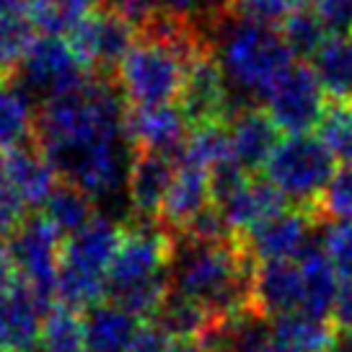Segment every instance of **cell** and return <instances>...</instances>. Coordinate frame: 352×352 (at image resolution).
<instances>
[{"label":"cell","instance_id":"d6986e66","mask_svg":"<svg viewBox=\"0 0 352 352\" xmlns=\"http://www.w3.org/2000/svg\"><path fill=\"white\" fill-rule=\"evenodd\" d=\"M215 208H218L220 218L226 220L233 239H239L267 215L287 208V199L267 179L246 176L226 195L215 197Z\"/></svg>","mask_w":352,"mask_h":352},{"label":"cell","instance_id":"83f0119b","mask_svg":"<svg viewBox=\"0 0 352 352\" xmlns=\"http://www.w3.org/2000/svg\"><path fill=\"white\" fill-rule=\"evenodd\" d=\"M36 42L29 13H0V78H11Z\"/></svg>","mask_w":352,"mask_h":352},{"label":"cell","instance_id":"277c9868","mask_svg":"<svg viewBox=\"0 0 352 352\" xmlns=\"http://www.w3.org/2000/svg\"><path fill=\"white\" fill-rule=\"evenodd\" d=\"M124 226L111 215H94L86 228L73 233L63 243V262L57 275L55 303L88 311L107 298V280L114 256L120 252Z\"/></svg>","mask_w":352,"mask_h":352},{"label":"cell","instance_id":"ffe728a7","mask_svg":"<svg viewBox=\"0 0 352 352\" xmlns=\"http://www.w3.org/2000/svg\"><path fill=\"white\" fill-rule=\"evenodd\" d=\"M6 176L11 182L13 192L19 195L26 208H42L47 197L63 182L52 161L47 158L39 143H29L3 155Z\"/></svg>","mask_w":352,"mask_h":352},{"label":"cell","instance_id":"d6a6232c","mask_svg":"<svg viewBox=\"0 0 352 352\" xmlns=\"http://www.w3.org/2000/svg\"><path fill=\"white\" fill-rule=\"evenodd\" d=\"M314 212H316L319 223L352 218V166H342L334 171L331 182L321 192Z\"/></svg>","mask_w":352,"mask_h":352},{"label":"cell","instance_id":"ac0fdd59","mask_svg":"<svg viewBox=\"0 0 352 352\" xmlns=\"http://www.w3.org/2000/svg\"><path fill=\"white\" fill-rule=\"evenodd\" d=\"M50 308L23 283L0 293V350L26 352L42 340V324Z\"/></svg>","mask_w":352,"mask_h":352},{"label":"cell","instance_id":"f1b7e54d","mask_svg":"<svg viewBox=\"0 0 352 352\" xmlns=\"http://www.w3.org/2000/svg\"><path fill=\"white\" fill-rule=\"evenodd\" d=\"M39 344L44 352H86L83 350V314L55 303L47 311Z\"/></svg>","mask_w":352,"mask_h":352},{"label":"cell","instance_id":"484cf974","mask_svg":"<svg viewBox=\"0 0 352 352\" xmlns=\"http://www.w3.org/2000/svg\"><path fill=\"white\" fill-rule=\"evenodd\" d=\"M99 0H32L29 19L42 36H70L91 13Z\"/></svg>","mask_w":352,"mask_h":352},{"label":"cell","instance_id":"603a6c76","mask_svg":"<svg viewBox=\"0 0 352 352\" xmlns=\"http://www.w3.org/2000/svg\"><path fill=\"white\" fill-rule=\"evenodd\" d=\"M39 104L13 78H0V153L36 143Z\"/></svg>","mask_w":352,"mask_h":352},{"label":"cell","instance_id":"ba28073f","mask_svg":"<svg viewBox=\"0 0 352 352\" xmlns=\"http://www.w3.org/2000/svg\"><path fill=\"white\" fill-rule=\"evenodd\" d=\"M88 78L91 73L65 36H36L29 55L23 57L19 70L13 73V80L36 104L76 91Z\"/></svg>","mask_w":352,"mask_h":352},{"label":"cell","instance_id":"8992f818","mask_svg":"<svg viewBox=\"0 0 352 352\" xmlns=\"http://www.w3.org/2000/svg\"><path fill=\"white\" fill-rule=\"evenodd\" d=\"M337 171V158L319 135H287L264 166V179L287 199V205L314 210Z\"/></svg>","mask_w":352,"mask_h":352},{"label":"cell","instance_id":"6da1fadb","mask_svg":"<svg viewBox=\"0 0 352 352\" xmlns=\"http://www.w3.org/2000/svg\"><path fill=\"white\" fill-rule=\"evenodd\" d=\"M252 275L254 262L236 239L195 241L174 236L171 293L199 303L212 319L252 308Z\"/></svg>","mask_w":352,"mask_h":352},{"label":"cell","instance_id":"e0dca14e","mask_svg":"<svg viewBox=\"0 0 352 352\" xmlns=\"http://www.w3.org/2000/svg\"><path fill=\"white\" fill-rule=\"evenodd\" d=\"M212 205H215V199H212L210 171L197 164H192V161L179 158L176 176L174 182H171L168 195H166L164 210H161V218L158 220L176 236V233L184 231L192 220H197Z\"/></svg>","mask_w":352,"mask_h":352},{"label":"cell","instance_id":"e575fe53","mask_svg":"<svg viewBox=\"0 0 352 352\" xmlns=\"http://www.w3.org/2000/svg\"><path fill=\"white\" fill-rule=\"evenodd\" d=\"M148 3L158 13L197 23L208 34H210V26L215 23V19L228 8V0H148Z\"/></svg>","mask_w":352,"mask_h":352},{"label":"cell","instance_id":"3957f363","mask_svg":"<svg viewBox=\"0 0 352 352\" xmlns=\"http://www.w3.org/2000/svg\"><path fill=\"white\" fill-rule=\"evenodd\" d=\"M174 233L161 220H135L124 226L120 252L107 280V300L151 321L171 293Z\"/></svg>","mask_w":352,"mask_h":352},{"label":"cell","instance_id":"d4e9b609","mask_svg":"<svg viewBox=\"0 0 352 352\" xmlns=\"http://www.w3.org/2000/svg\"><path fill=\"white\" fill-rule=\"evenodd\" d=\"M42 215L63 239H70L73 233L86 228L94 220L96 210H94V199L83 189H78L70 182H60L42 205Z\"/></svg>","mask_w":352,"mask_h":352},{"label":"cell","instance_id":"7bdbcfd3","mask_svg":"<svg viewBox=\"0 0 352 352\" xmlns=\"http://www.w3.org/2000/svg\"><path fill=\"white\" fill-rule=\"evenodd\" d=\"M32 0H0V13H26Z\"/></svg>","mask_w":352,"mask_h":352},{"label":"cell","instance_id":"44dd1931","mask_svg":"<svg viewBox=\"0 0 352 352\" xmlns=\"http://www.w3.org/2000/svg\"><path fill=\"white\" fill-rule=\"evenodd\" d=\"M140 319L130 311L101 300L83 311V350L86 352H130L140 331Z\"/></svg>","mask_w":352,"mask_h":352},{"label":"cell","instance_id":"cb8c5ba5","mask_svg":"<svg viewBox=\"0 0 352 352\" xmlns=\"http://www.w3.org/2000/svg\"><path fill=\"white\" fill-rule=\"evenodd\" d=\"M329 104H352V34L329 36L308 60Z\"/></svg>","mask_w":352,"mask_h":352},{"label":"cell","instance_id":"7402d4cb","mask_svg":"<svg viewBox=\"0 0 352 352\" xmlns=\"http://www.w3.org/2000/svg\"><path fill=\"white\" fill-rule=\"evenodd\" d=\"M298 264H300V275H303V306H300V314L329 321L342 290L340 272L334 270V264L327 256L321 241L311 243L306 252L298 256Z\"/></svg>","mask_w":352,"mask_h":352},{"label":"cell","instance_id":"836d02e7","mask_svg":"<svg viewBox=\"0 0 352 352\" xmlns=\"http://www.w3.org/2000/svg\"><path fill=\"white\" fill-rule=\"evenodd\" d=\"M228 6L241 19L280 29L298 8L308 6V0H228Z\"/></svg>","mask_w":352,"mask_h":352},{"label":"cell","instance_id":"8d00e7d4","mask_svg":"<svg viewBox=\"0 0 352 352\" xmlns=\"http://www.w3.org/2000/svg\"><path fill=\"white\" fill-rule=\"evenodd\" d=\"M26 218V205L13 192L11 182L6 176V166L0 158V239H8Z\"/></svg>","mask_w":352,"mask_h":352},{"label":"cell","instance_id":"4fadbf2b","mask_svg":"<svg viewBox=\"0 0 352 352\" xmlns=\"http://www.w3.org/2000/svg\"><path fill=\"white\" fill-rule=\"evenodd\" d=\"M189 122L179 104L166 107H132L124 120V138L132 153L151 151V153L182 155L189 138Z\"/></svg>","mask_w":352,"mask_h":352},{"label":"cell","instance_id":"30bf717a","mask_svg":"<svg viewBox=\"0 0 352 352\" xmlns=\"http://www.w3.org/2000/svg\"><path fill=\"white\" fill-rule=\"evenodd\" d=\"M316 223H319V218L314 210L287 205V208L259 220L236 241L241 243V249L249 254V259L254 264L298 259L311 243L316 241L314 239Z\"/></svg>","mask_w":352,"mask_h":352},{"label":"cell","instance_id":"9a60e30c","mask_svg":"<svg viewBox=\"0 0 352 352\" xmlns=\"http://www.w3.org/2000/svg\"><path fill=\"white\" fill-rule=\"evenodd\" d=\"M228 130V143L236 166L246 176H256L264 171L267 161L272 158L277 143H280V130L267 114L264 107L249 104L233 111V117L226 124Z\"/></svg>","mask_w":352,"mask_h":352},{"label":"cell","instance_id":"2e32d148","mask_svg":"<svg viewBox=\"0 0 352 352\" xmlns=\"http://www.w3.org/2000/svg\"><path fill=\"white\" fill-rule=\"evenodd\" d=\"M303 306V275L298 259L254 264L252 308L264 319L298 314Z\"/></svg>","mask_w":352,"mask_h":352},{"label":"cell","instance_id":"f546056e","mask_svg":"<svg viewBox=\"0 0 352 352\" xmlns=\"http://www.w3.org/2000/svg\"><path fill=\"white\" fill-rule=\"evenodd\" d=\"M331 329L334 327H329V321L314 319V316L300 314V311L272 319V340L296 344V347H303L308 352L324 350L331 337Z\"/></svg>","mask_w":352,"mask_h":352},{"label":"cell","instance_id":"52a82bcc","mask_svg":"<svg viewBox=\"0 0 352 352\" xmlns=\"http://www.w3.org/2000/svg\"><path fill=\"white\" fill-rule=\"evenodd\" d=\"M63 243H65V239L47 223L42 212L26 215L21 226L8 236V246H11L13 262H16L21 283L47 308L55 306Z\"/></svg>","mask_w":352,"mask_h":352},{"label":"cell","instance_id":"7dc6e473","mask_svg":"<svg viewBox=\"0 0 352 352\" xmlns=\"http://www.w3.org/2000/svg\"><path fill=\"white\" fill-rule=\"evenodd\" d=\"M0 352H3V350H0Z\"/></svg>","mask_w":352,"mask_h":352},{"label":"cell","instance_id":"ee69618b","mask_svg":"<svg viewBox=\"0 0 352 352\" xmlns=\"http://www.w3.org/2000/svg\"><path fill=\"white\" fill-rule=\"evenodd\" d=\"M171 352H208V350L199 344V340H174Z\"/></svg>","mask_w":352,"mask_h":352},{"label":"cell","instance_id":"1f68e13d","mask_svg":"<svg viewBox=\"0 0 352 352\" xmlns=\"http://www.w3.org/2000/svg\"><path fill=\"white\" fill-rule=\"evenodd\" d=\"M316 132L342 166H352V104H329Z\"/></svg>","mask_w":352,"mask_h":352},{"label":"cell","instance_id":"bcb514c9","mask_svg":"<svg viewBox=\"0 0 352 352\" xmlns=\"http://www.w3.org/2000/svg\"><path fill=\"white\" fill-rule=\"evenodd\" d=\"M267 347V344H264ZM264 347H226V350H220V352H262Z\"/></svg>","mask_w":352,"mask_h":352},{"label":"cell","instance_id":"8fae6325","mask_svg":"<svg viewBox=\"0 0 352 352\" xmlns=\"http://www.w3.org/2000/svg\"><path fill=\"white\" fill-rule=\"evenodd\" d=\"M138 36V29L127 19H122L120 13H114L111 8H96L67 36V42L91 76L114 78Z\"/></svg>","mask_w":352,"mask_h":352},{"label":"cell","instance_id":"d590c367","mask_svg":"<svg viewBox=\"0 0 352 352\" xmlns=\"http://www.w3.org/2000/svg\"><path fill=\"white\" fill-rule=\"evenodd\" d=\"M321 246L344 283L352 280V218L331 220L321 231Z\"/></svg>","mask_w":352,"mask_h":352},{"label":"cell","instance_id":"4dcf8cb0","mask_svg":"<svg viewBox=\"0 0 352 352\" xmlns=\"http://www.w3.org/2000/svg\"><path fill=\"white\" fill-rule=\"evenodd\" d=\"M280 32L285 36V42H287V47H290L293 57H296V60H303V63H308V60L321 50V44L329 39L327 29L321 26L319 16L314 13V8H308V6L298 8V11L280 26Z\"/></svg>","mask_w":352,"mask_h":352},{"label":"cell","instance_id":"4316f807","mask_svg":"<svg viewBox=\"0 0 352 352\" xmlns=\"http://www.w3.org/2000/svg\"><path fill=\"white\" fill-rule=\"evenodd\" d=\"M151 321L155 327H161L171 340H199L210 327L212 316L195 300L179 293H168L164 306L158 308V314Z\"/></svg>","mask_w":352,"mask_h":352},{"label":"cell","instance_id":"f35d334b","mask_svg":"<svg viewBox=\"0 0 352 352\" xmlns=\"http://www.w3.org/2000/svg\"><path fill=\"white\" fill-rule=\"evenodd\" d=\"M171 344H174V340L161 327H155L153 321H148L140 327L130 352H171Z\"/></svg>","mask_w":352,"mask_h":352},{"label":"cell","instance_id":"f6af8a7d","mask_svg":"<svg viewBox=\"0 0 352 352\" xmlns=\"http://www.w3.org/2000/svg\"><path fill=\"white\" fill-rule=\"evenodd\" d=\"M262 352H308V350L296 347V344H287V342L272 340V337H270V342H267V347H264Z\"/></svg>","mask_w":352,"mask_h":352},{"label":"cell","instance_id":"60d3db41","mask_svg":"<svg viewBox=\"0 0 352 352\" xmlns=\"http://www.w3.org/2000/svg\"><path fill=\"white\" fill-rule=\"evenodd\" d=\"M334 327H344L352 329V280L350 283H342L340 298H337V306H334Z\"/></svg>","mask_w":352,"mask_h":352},{"label":"cell","instance_id":"7a4b0ae2","mask_svg":"<svg viewBox=\"0 0 352 352\" xmlns=\"http://www.w3.org/2000/svg\"><path fill=\"white\" fill-rule=\"evenodd\" d=\"M210 52L241 107L267 99L280 76L298 63L280 29L241 19L231 6L210 26Z\"/></svg>","mask_w":352,"mask_h":352},{"label":"cell","instance_id":"5bb4252c","mask_svg":"<svg viewBox=\"0 0 352 352\" xmlns=\"http://www.w3.org/2000/svg\"><path fill=\"white\" fill-rule=\"evenodd\" d=\"M179 158L166 153H151L140 151L132 153L130 171H127V205L135 220H158L164 210L166 195L171 189V182L176 176Z\"/></svg>","mask_w":352,"mask_h":352},{"label":"cell","instance_id":"9c48e42d","mask_svg":"<svg viewBox=\"0 0 352 352\" xmlns=\"http://www.w3.org/2000/svg\"><path fill=\"white\" fill-rule=\"evenodd\" d=\"M262 104L280 132L308 135L319 130L327 111V94L308 63H293L270 88Z\"/></svg>","mask_w":352,"mask_h":352},{"label":"cell","instance_id":"5b68a950","mask_svg":"<svg viewBox=\"0 0 352 352\" xmlns=\"http://www.w3.org/2000/svg\"><path fill=\"white\" fill-rule=\"evenodd\" d=\"M192 60L195 57L176 44L155 36H138L135 47L117 67L114 83L130 107L176 104Z\"/></svg>","mask_w":352,"mask_h":352},{"label":"cell","instance_id":"ab89813d","mask_svg":"<svg viewBox=\"0 0 352 352\" xmlns=\"http://www.w3.org/2000/svg\"><path fill=\"white\" fill-rule=\"evenodd\" d=\"M16 283H21V277H19V270H16V262H13L11 246L0 239V293L13 287Z\"/></svg>","mask_w":352,"mask_h":352},{"label":"cell","instance_id":"b9f144b4","mask_svg":"<svg viewBox=\"0 0 352 352\" xmlns=\"http://www.w3.org/2000/svg\"><path fill=\"white\" fill-rule=\"evenodd\" d=\"M321 352H352V329L334 327L329 342H327V347Z\"/></svg>","mask_w":352,"mask_h":352},{"label":"cell","instance_id":"74e56055","mask_svg":"<svg viewBox=\"0 0 352 352\" xmlns=\"http://www.w3.org/2000/svg\"><path fill=\"white\" fill-rule=\"evenodd\" d=\"M311 8L329 36L352 34V0H314Z\"/></svg>","mask_w":352,"mask_h":352},{"label":"cell","instance_id":"7c38bea8","mask_svg":"<svg viewBox=\"0 0 352 352\" xmlns=\"http://www.w3.org/2000/svg\"><path fill=\"white\" fill-rule=\"evenodd\" d=\"M179 109L184 111L189 127L228 124L233 111L241 109L212 52H202L189 63Z\"/></svg>","mask_w":352,"mask_h":352}]
</instances>
